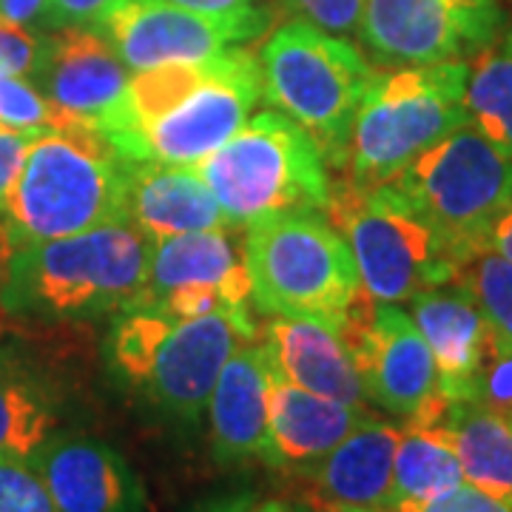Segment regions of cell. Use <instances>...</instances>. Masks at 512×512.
Returning a JSON list of instances; mask_svg holds the SVG:
<instances>
[{
  "label": "cell",
  "instance_id": "cell-28",
  "mask_svg": "<svg viewBox=\"0 0 512 512\" xmlns=\"http://www.w3.org/2000/svg\"><path fill=\"white\" fill-rule=\"evenodd\" d=\"M74 123H80V120H74L69 111L52 103L37 89L35 80H29L23 74L0 72V128L40 134V131L69 128Z\"/></svg>",
  "mask_w": 512,
  "mask_h": 512
},
{
  "label": "cell",
  "instance_id": "cell-12",
  "mask_svg": "<svg viewBox=\"0 0 512 512\" xmlns=\"http://www.w3.org/2000/svg\"><path fill=\"white\" fill-rule=\"evenodd\" d=\"M345 345L356 359L365 396L404 424H436L450 402L441 396L439 370L421 330L396 305H379Z\"/></svg>",
  "mask_w": 512,
  "mask_h": 512
},
{
  "label": "cell",
  "instance_id": "cell-15",
  "mask_svg": "<svg viewBox=\"0 0 512 512\" xmlns=\"http://www.w3.org/2000/svg\"><path fill=\"white\" fill-rule=\"evenodd\" d=\"M57 512H143L146 490L111 444L89 436H49L29 456Z\"/></svg>",
  "mask_w": 512,
  "mask_h": 512
},
{
  "label": "cell",
  "instance_id": "cell-3",
  "mask_svg": "<svg viewBox=\"0 0 512 512\" xmlns=\"http://www.w3.org/2000/svg\"><path fill=\"white\" fill-rule=\"evenodd\" d=\"M248 339L256 333L231 313L171 319L160 311H123L109 330L106 356L114 376L140 390L160 416L197 427L228 356Z\"/></svg>",
  "mask_w": 512,
  "mask_h": 512
},
{
  "label": "cell",
  "instance_id": "cell-25",
  "mask_svg": "<svg viewBox=\"0 0 512 512\" xmlns=\"http://www.w3.org/2000/svg\"><path fill=\"white\" fill-rule=\"evenodd\" d=\"M464 484L461 461L444 421L436 424H404L402 439L393 458V501L419 504L450 493Z\"/></svg>",
  "mask_w": 512,
  "mask_h": 512
},
{
  "label": "cell",
  "instance_id": "cell-30",
  "mask_svg": "<svg viewBox=\"0 0 512 512\" xmlns=\"http://www.w3.org/2000/svg\"><path fill=\"white\" fill-rule=\"evenodd\" d=\"M0 512H57L29 458L0 453Z\"/></svg>",
  "mask_w": 512,
  "mask_h": 512
},
{
  "label": "cell",
  "instance_id": "cell-22",
  "mask_svg": "<svg viewBox=\"0 0 512 512\" xmlns=\"http://www.w3.org/2000/svg\"><path fill=\"white\" fill-rule=\"evenodd\" d=\"M126 220L148 239L225 228L220 202L194 168L128 160Z\"/></svg>",
  "mask_w": 512,
  "mask_h": 512
},
{
  "label": "cell",
  "instance_id": "cell-17",
  "mask_svg": "<svg viewBox=\"0 0 512 512\" xmlns=\"http://www.w3.org/2000/svg\"><path fill=\"white\" fill-rule=\"evenodd\" d=\"M271 384L274 362L265 342L248 339L228 356L208 402L211 450L220 464L268 458Z\"/></svg>",
  "mask_w": 512,
  "mask_h": 512
},
{
  "label": "cell",
  "instance_id": "cell-4",
  "mask_svg": "<svg viewBox=\"0 0 512 512\" xmlns=\"http://www.w3.org/2000/svg\"><path fill=\"white\" fill-rule=\"evenodd\" d=\"M259 69L262 97L311 137L325 165L345 171L353 120L376 74L365 55L305 20H288L265 40Z\"/></svg>",
  "mask_w": 512,
  "mask_h": 512
},
{
  "label": "cell",
  "instance_id": "cell-6",
  "mask_svg": "<svg viewBox=\"0 0 512 512\" xmlns=\"http://www.w3.org/2000/svg\"><path fill=\"white\" fill-rule=\"evenodd\" d=\"M256 311L313 316L336 330L365 291L345 237L319 211H288L245 228Z\"/></svg>",
  "mask_w": 512,
  "mask_h": 512
},
{
  "label": "cell",
  "instance_id": "cell-11",
  "mask_svg": "<svg viewBox=\"0 0 512 512\" xmlns=\"http://www.w3.org/2000/svg\"><path fill=\"white\" fill-rule=\"evenodd\" d=\"M504 23L498 0H367L359 37L379 66L476 57Z\"/></svg>",
  "mask_w": 512,
  "mask_h": 512
},
{
  "label": "cell",
  "instance_id": "cell-20",
  "mask_svg": "<svg viewBox=\"0 0 512 512\" xmlns=\"http://www.w3.org/2000/svg\"><path fill=\"white\" fill-rule=\"evenodd\" d=\"M365 404H345L296 387L274 367L271 384V447L265 464L302 476L336 450L350 433L370 419Z\"/></svg>",
  "mask_w": 512,
  "mask_h": 512
},
{
  "label": "cell",
  "instance_id": "cell-24",
  "mask_svg": "<svg viewBox=\"0 0 512 512\" xmlns=\"http://www.w3.org/2000/svg\"><path fill=\"white\" fill-rule=\"evenodd\" d=\"M57 396L35 367L0 348V453L29 458L57 427Z\"/></svg>",
  "mask_w": 512,
  "mask_h": 512
},
{
  "label": "cell",
  "instance_id": "cell-18",
  "mask_svg": "<svg viewBox=\"0 0 512 512\" xmlns=\"http://www.w3.org/2000/svg\"><path fill=\"white\" fill-rule=\"evenodd\" d=\"M234 228L237 225L151 239L143 291L137 293V299L126 311L151 308L171 288L200 282V285H220L228 293L231 305L239 313H248V305L254 302V291L245 265V242L239 245Z\"/></svg>",
  "mask_w": 512,
  "mask_h": 512
},
{
  "label": "cell",
  "instance_id": "cell-9",
  "mask_svg": "<svg viewBox=\"0 0 512 512\" xmlns=\"http://www.w3.org/2000/svg\"><path fill=\"white\" fill-rule=\"evenodd\" d=\"M390 183L436 228L461 268L490 251L493 225L512 208V157L464 123Z\"/></svg>",
  "mask_w": 512,
  "mask_h": 512
},
{
  "label": "cell",
  "instance_id": "cell-34",
  "mask_svg": "<svg viewBox=\"0 0 512 512\" xmlns=\"http://www.w3.org/2000/svg\"><path fill=\"white\" fill-rule=\"evenodd\" d=\"M120 0H46L43 29H66V26H97Z\"/></svg>",
  "mask_w": 512,
  "mask_h": 512
},
{
  "label": "cell",
  "instance_id": "cell-19",
  "mask_svg": "<svg viewBox=\"0 0 512 512\" xmlns=\"http://www.w3.org/2000/svg\"><path fill=\"white\" fill-rule=\"evenodd\" d=\"M410 319L421 330L436 359L441 396L447 402H473L476 373L490 336V322L481 313L473 293L450 282L413 296Z\"/></svg>",
  "mask_w": 512,
  "mask_h": 512
},
{
  "label": "cell",
  "instance_id": "cell-38",
  "mask_svg": "<svg viewBox=\"0 0 512 512\" xmlns=\"http://www.w3.org/2000/svg\"><path fill=\"white\" fill-rule=\"evenodd\" d=\"M46 0H0V20L20 26H40Z\"/></svg>",
  "mask_w": 512,
  "mask_h": 512
},
{
  "label": "cell",
  "instance_id": "cell-32",
  "mask_svg": "<svg viewBox=\"0 0 512 512\" xmlns=\"http://www.w3.org/2000/svg\"><path fill=\"white\" fill-rule=\"evenodd\" d=\"M46 52V35L32 32V26H20L0 20V72L35 77Z\"/></svg>",
  "mask_w": 512,
  "mask_h": 512
},
{
  "label": "cell",
  "instance_id": "cell-5",
  "mask_svg": "<svg viewBox=\"0 0 512 512\" xmlns=\"http://www.w3.org/2000/svg\"><path fill=\"white\" fill-rule=\"evenodd\" d=\"M467 60L433 66H384L373 74L353 120L348 180L382 185L427 148L467 123Z\"/></svg>",
  "mask_w": 512,
  "mask_h": 512
},
{
  "label": "cell",
  "instance_id": "cell-31",
  "mask_svg": "<svg viewBox=\"0 0 512 512\" xmlns=\"http://www.w3.org/2000/svg\"><path fill=\"white\" fill-rule=\"evenodd\" d=\"M367 0H279L282 12L291 20H305L316 29L336 37L359 32Z\"/></svg>",
  "mask_w": 512,
  "mask_h": 512
},
{
  "label": "cell",
  "instance_id": "cell-39",
  "mask_svg": "<svg viewBox=\"0 0 512 512\" xmlns=\"http://www.w3.org/2000/svg\"><path fill=\"white\" fill-rule=\"evenodd\" d=\"M490 248L495 254H501L504 259L512 262V208L504 211L498 222L493 225V234H490Z\"/></svg>",
  "mask_w": 512,
  "mask_h": 512
},
{
  "label": "cell",
  "instance_id": "cell-23",
  "mask_svg": "<svg viewBox=\"0 0 512 512\" xmlns=\"http://www.w3.org/2000/svg\"><path fill=\"white\" fill-rule=\"evenodd\" d=\"M441 421L450 430L464 481L512 507V421L478 402H453Z\"/></svg>",
  "mask_w": 512,
  "mask_h": 512
},
{
  "label": "cell",
  "instance_id": "cell-36",
  "mask_svg": "<svg viewBox=\"0 0 512 512\" xmlns=\"http://www.w3.org/2000/svg\"><path fill=\"white\" fill-rule=\"evenodd\" d=\"M194 512H296L282 501L274 498H256V495H234V498H220Z\"/></svg>",
  "mask_w": 512,
  "mask_h": 512
},
{
  "label": "cell",
  "instance_id": "cell-21",
  "mask_svg": "<svg viewBox=\"0 0 512 512\" xmlns=\"http://www.w3.org/2000/svg\"><path fill=\"white\" fill-rule=\"evenodd\" d=\"M265 345L276 373L333 402L365 404V384L339 330L313 316H274Z\"/></svg>",
  "mask_w": 512,
  "mask_h": 512
},
{
  "label": "cell",
  "instance_id": "cell-2",
  "mask_svg": "<svg viewBox=\"0 0 512 512\" xmlns=\"http://www.w3.org/2000/svg\"><path fill=\"white\" fill-rule=\"evenodd\" d=\"M126 180L128 160L100 128L35 134L0 222V256L126 220Z\"/></svg>",
  "mask_w": 512,
  "mask_h": 512
},
{
  "label": "cell",
  "instance_id": "cell-14",
  "mask_svg": "<svg viewBox=\"0 0 512 512\" xmlns=\"http://www.w3.org/2000/svg\"><path fill=\"white\" fill-rule=\"evenodd\" d=\"M52 103L106 137L126 126L128 69L97 26L46 32V52L32 77Z\"/></svg>",
  "mask_w": 512,
  "mask_h": 512
},
{
  "label": "cell",
  "instance_id": "cell-33",
  "mask_svg": "<svg viewBox=\"0 0 512 512\" xmlns=\"http://www.w3.org/2000/svg\"><path fill=\"white\" fill-rule=\"evenodd\" d=\"M393 512H512V507L464 481L461 487L439 495V498L419 501V504H399V507H393Z\"/></svg>",
  "mask_w": 512,
  "mask_h": 512
},
{
  "label": "cell",
  "instance_id": "cell-10",
  "mask_svg": "<svg viewBox=\"0 0 512 512\" xmlns=\"http://www.w3.org/2000/svg\"><path fill=\"white\" fill-rule=\"evenodd\" d=\"M262 97L259 57L245 49H228L211 57V69L197 89L157 120L131 128L111 140L134 163H163L194 168L202 157L228 143L251 120Z\"/></svg>",
  "mask_w": 512,
  "mask_h": 512
},
{
  "label": "cell",
  "instance_id": "cell-27",
  "mask_svg": "<svg viewBox=\"0 0 512 512\" xmlns=\"http://www.w3.org/2000/svg\"><path fill=\"white\" fill-rule=\"evenodd\" d=\"M453 282L473 293L481 313L487 316L490 328L512 345V262L501 254L481 251L470 256Z\"/></svg>",
  "mask_w": 512,
  "mask_h": 512
},
{
  "label": "cell",
  "instance_id": "cell-29",
  "mask_svg": "<svg viewBox=\"0 0 512 512\" xmlns=\"http://www.w3.org/2000/svg\"><path fill=\"white\" fill-rule=\"evenodd\" d=\"M473 402L484 404L487 410L512 421V345L504 342L493 328L478 365Z\"/></svg>",
  "mask_w": 512,
  "mask_h": 512
},
{
  "label": "cell",
  "instance_id": "cell-13",
  "mask_svg": "<svg viewBox=\"0 0 512 512\" xmlns=\"http://www.w3.org/2000/svg\"><path fill=\"white\" fill-rule=\"evenodd\" d=\"M268 12L202 15L165 0H120L97 29L109 37L128 72H143L177 60H205L248 43L265 32Z\"/></svg>",
  "mask_w": 512,
  "mask_h": 512
},
{
  "label": "cell",
  "instance_id": "cell-8",
  "mask_svg": "<svg viewBox=\"0 0 512 512\" xmlns=\"http://www.w3.org/2000/svg\"><path fill=\"white\" fill-rule=\"evenodd\" d=\"M194 171L237 228L288 211H325L330 200L328 165L319 148L282 111L254 114Z\"/></svg>",
  "mask_w": 512,
  "mask_h": 512
},
{
  "label": "cell",
  "instance_id": "cell-1",
  "mask_svg": "<svg viewBox=\"0 0 512 512\" xmlns=\"http://www.w3.org/2000/svg\"><path fill=\"white\" fill-rule=\"evenodd\" d=\"M151 239L131 220L18 248L0 262V308L37 319H100L143 291Z\"/></svg>",
  "mask_w": 512,
  "mask_h": 512
},
{
  "label": "cell",
  "instance_id": "cell-41",
  "mask_svg": "<svg viewBox=\"0 0 512 512\" xmlns=\"http://www.w3.org/2000/svg\"><path fill=\"white\" fill-rule=\"evenodd\" d=\"M0 262H3V259H0Z\"/></svg>",
  "mask_w": 512,
  "mask_h": 512
},
{
  "label": "cell",
  "instance_id": "cell-7",
  "mask_svg": "<svg viewBox=\"0 0 512 512\" xmlns=\"http://www.w3.org/2000/svg\"><path fill=\"white\" fill-rule=\"evenodd\" d=\"M328 222L345 237L362 288L379 305H402L450 285L456 256L393 183H330Z\"/></svg>",
  "mask_w": 512,
  "mask_h": 512
},
{
  "label": "cell",
  "instance_id": "cell-40",
  "mask_svg": "<svg viewBox=\"0 0 512 512\" xmlns=\"http://www.w3.org/2000/svg\"><path fill=\"white\" fill-rule=\"evenodd\" d=\"M342 512H393V510H342Z\"/></svg>",
  "mask_w": 512,
  "mask_h": 512
},
{
  "label": "cell",
  "instance_id": "cell-16",
  "mask_svg": "<svg viewBox=\"0 0 512 512\" xmlns=\"http://www.w3.org/2000/svg\"><path fill=\"white\" fill-rule=\"evenodd\" d=\"M402 427L370 416L308 473L293 476L313 512L390 510Z\"/></svg>",
  "mask_w": 512,
  "mask_h": 512
},
{
  "label": "cell",
  "instance_id": "cell-26",
  "mask_svg": "<svg viewBox=\"0 0 512 512\" xmlns=\"http://www.w3.org/2000/svg\"><path fill=\"white\" fill-rule=\"evenodd\" d=\"M467 123L512 157V26L467 60Z\"/></svg>",
  "mask_w": 512,
  "mask_h": 512
},
{
  "label": "cell",
  "instance_id": "cell-37",
  "mask_svg": "<svg viewBox=\"0 0 512 512\" xmlns=\"http://www.w3.org/2000/svg\"><path fill=\"white\" fill-rule=\"evenodd\" d=\"M165 3L183 6V9H191V12H202V15H220V18L259 12L256 0H165Z\"/></svg>",
  "mask_w": 512,
  "mask_h": 512
},
{
  "label": "cell",
  "instance_id": "cell-35",
  "mask_svg": "<svg viewBox=\"0 0 512 512\" xmlns=\"http://www.w3.org/2000/svg\"><path fill=\"white\" fill-rule=\"evenodd\" d=\"M32 137L35 134L0 128V222L6 217V208H9L12 191L18 185L20 168H23V160H26V151H29Z\"/></svg>",
  "mask_w": 512,
  "mask_h": 512
}]
</instances>
